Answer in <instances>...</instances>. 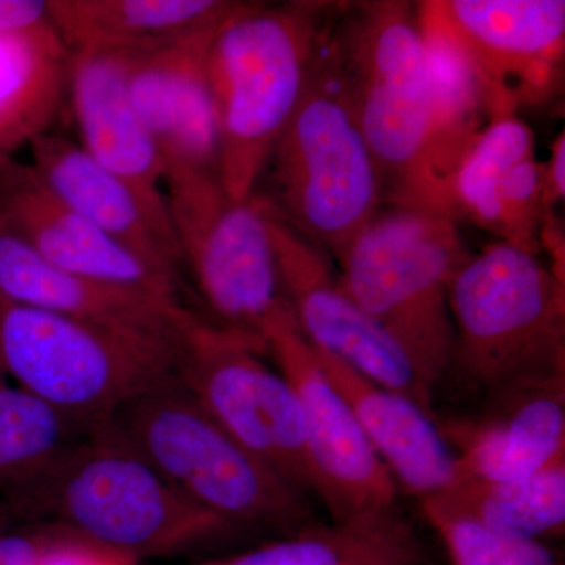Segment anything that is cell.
<instances>
[{
    "mask_svg": "<svg viewBox=\"0 0 565 565\" xmlns=\"http://www.w3.org/2000/svg\"><path fill=\"white\" fill-rule=\"evenodd\" d=\"M218 22L132 51L129 95L167 173L218 174L217 122L206 74L207 47Z\"/></svg>",
    "mask_w": 565,
    "mask_h": 565,
    "instance_id": "obj_16",
    "label": "cell"
},
{
    "mask_svg": "<svg viewBox=\"0 0 565 565\" xmlns=\"http://www.w3.org/2000/svg\"><path fill=\"white\" fill-rule=\"evenodd\" d=\"M51 25L47 0H0V35H22Z\"/></svg>",
    "mask_w": 565,
    "mask_h": 565,
    "instance_id": "obj_31",
    "label": "cell"
},
{
    "mask_svg": "<svg viewBox=\"0 0 565 565\" xmlns=\"http://www.w3.org/2000/svg\"><path fill=\"white\" fill-rule=\"evenodd\" d=\"M7 374L6 370H3L2 359H0V384H3L6 381Z\"/></svg>",
    "mask_w": 565,
    "mask_h": 565,
    "instance_id": "obj_34",
    "label": "cell"
},
{
    "mask_svg": "<svg viewBox=\"0 0 565 565\" xmlns=\"http://www.w3.org/2000/svg\"><path fill=\"white\" fill-rule=\"evenodd\" d=\"M427 523L440 537L452 565H563L545 542L492 533L468 520L419 501Z\"/></svg>",
    "mask_w": 565,
    "mask_h": 565,
    "instance_id": "obj_28",
    "label": "cell"
},
{
    "mask_svg": "<svg viewBox=\"0 0 565 565\" xmlns=\"http://www.w3.org/2000/svg\"><path fill=\"white\" fill-rule=\"evenodd\" d=\"M333 43L352 109L381 170L385 204L418 206L433 140V98L416 3L344 6Z\"/></svg>",
    "mask_w": 565,
    "mask_h": 565,
    "instance_id": "obj_8",
    "label": "cell"
},
{
    "mask_svg": "<svg viewBox=\"0 0 565 565\" xmlns=\"http://www.w3.org/2000/svg\"><path fill=\"white\" fill-rule=\"evenodd\" d=\"M0 230L66 273L180 303L178 282L152 270L71 210L31 163L13 161L0 173Z\"/></svg>",
    "mask_w": 565,
    "mask_h": 565,
    "instance_id": "obj_15",
    "label": "cell"
},
{
    "mask_svg": "<svg viewBox=\"0 0 565 565\" xmlns=\"http://www.w3.org/2000/svg\"><path fill=\"white\" fill-rule=\"evenodd\" d=\"M446 514L526 541L565 534V460L526 478L508 481H457L424 498Z\"/></svg>",
    "mask_w": 565,
    "mask_h": 565,
    "instance_id": "obj_26",
    "label": "cell"
},
{
    "mask_svg": "<svg viewBox=\"0 0 565 565\" xmlns=\"http://www.w3.org/2000/svg\"><path fill=\"white\" fill-rule=\"evenodd\" d=\"M73 534L65 527L35 523L0 533V565H41L61 542Z\"/></svg>",
    "mask_w": 565,
    "mask_h": 565,
    "instance_id": "obj_29",
    "label": "cell"
},
{
    "mask_svg": "<svg viewBox=\"0 0 565 565\" xmlns=\"http://www.w3.org/2000/svg\"><path fill=\"white\" fill-rule=\"evenodd\" d=\"M132 51L71 52L68 102L81 147L147 202L169 210L166 163L129 95Z\"/></svg>",
    "mask_w": 565,
    "mask_h": 565,
    "instance_id": "obj_19",
    "label": "cell"
},
{
    "mask_svg": "<svg viewBox=\"0 0 565 565\" xmlns=\"http://www.w3.org/2000/svg\"><path fill=\"white\" fill-rule=\"evenodd\" d=\"M264 344L299 401L315 494L333 522L396 511V482L371 448L351 407L323 373L291 310L275 319L264 334Z\"/></svg>",
    "mask_w": 565,
    "mask_h": 565,
    "instance_id": "obj_11",
    "label": "cell"
},
{
    "mask_svg": "<svg viewBox=\"0 0 565 565\" xmlns=\"http://www.w3.org/2000/svg\"><path fill=\"white\" fill-rule=\"evenodd\" d=\"M468 255L459 223L426 207L384 204L334 258L345 291L433 393L451 366L449 285Z\"/></svg>",
    "mask_w": 565,
    "mask_h": 565,
    "instance_id": "obj_4",
    "label": "cell"
},
{
    "mask_svg": "<svg viewBox=\"0 0 565 565\" xmlns=\"http://www.w3.org/2000/svg\"><path fill=\"white\" fill-rule=\"evenodd\" d=\"M3 500L21 520L65 527L139 563L243 533L184 497L111 423L71 445Z\"/></svg>",
    "mask_w": 565,
    "mask_h": 565,
    "instance_id": "obj_1",
    "label": "cell"
},
{
    "mask_svg": "<svg viewBox=\"0 0 565 565\" xmlns=\"http://www.w3.org/2000/svg\"><path fill=\"white\" fill-rule=\"evenodd\" d=\"M415 527L397 514L303 526L278 541L188 565H423Z\"/></svg>",
    "mask_w": 565,
    "mask_h": 565,
    "instance_id": "obj_25",
    "label": "cell"
},
{
    "mask_svg": "<svg viewBox=\"0 0 565 565\" xmlns=\"http://www.w3.org/2000/svg\"><path fill=\"white\" fill-rule=\"evenodd\" d=\"M343 6L237 2L207 47L218 136V178L237 200L259 182Z\"/></svg>",
    "mask_w": 565,
    "mask_h": 565,
    "instance_id": "obj_2",
    "label": "cell"
},
{
    "mask_svg": "<svg viewBox=\"0 0 565 565\" xmlns=\"http://www.w3.org/2000/svg\"><path fill=\"white\" fill-rule=\"evenodd\" d=\"M438 427L455 455V482L539 473L565 460V375L508 386L484 414Z\"/></svg>",
    "mask_w": 565,
    "mask_h": 565,
    "instance_id": "obj_17",
    "label": "cell"
},
{
    "mask_svg": "<svg viewBox=\"0 0 565 565\" xmlns=\"http://www.w3.org/2000/svg\"><path fill=\"white\" fill-rule=\"evenodd\" d=\"M546 214L555 215L557 204L565 199V134H557L548 161L542 162ZM546 215V217H548Z\"/></svg>",
    "mask_w": 565,
    "mask_h": 565,
    "instance_id": "obj_32",
    "label": "cell"
},
{
    "mask_svg": "<svg viewBox=\"0 0 565 565\" xmlns=\"http://www.w3.org/2000/svg\"><path fill=\"white\" fill-rule=\"evenodd\" d=\"M166 199L182 267L214 323L264 344L267 329L289 307L263 196L234 199L214 172H170Z\"/></svg>",
    "mask_w": 565,
    "mask_h": 565,
    "instance_id": "obj_9",
    "label": "cell"
},
{
    "mask_svg": "<svg viewBox=\"0 0 565 565\" xmlns=\"http://www.w3.org/2000/svg\"><path fill=\"white\" fill-rule=\"evenodd\" d=\"M70 61L54 25L0 35V173L21 148L51 132L68 102Z\"/></svg>",
    "mask_w": 565,
    "mask_h": 565,
    "instance_id": "obj_24",
    "label": "cell"
},
{
    "mask_svg": "<svg viewBox=\"0 0 565 565\" xmlns=\"http://www.w3.org/2000/svg\"><path fill=\"white\" fill-rule=\"evenodd\" d=\"M111 424L184 497L239 531L286 535L313 523L307 494L234 440L177 374L122 407Z\"/></svg>",
    "mask_w": 565,
    "mask_h": 565,
    "instance_id": "obj_5",
    "label": "cell"
},
{
    "mask_svg": "<svg viewBox=\"0 0 565 565\" xmlns=\"http://www.w3.org/2000/svg\"><path fill=\"white\" fill-rule=\"evenodd\" d=\"M489 121L552 103L564 84V0H440Z\"/></svg>",
    "mask_w": 565,
    "mask_h": 565,
    "instance_id": "obj_12",
    "label": "cell"
},
{
    "mask_svg": "<svg viewBox=\"0 0 565 565\" xmlns=\"http://www.w3.org/2000/svg\"><path fill=\"white\" fill-rule=\"evenodd\" d=\"M29 148L33 172L63 203L152 270L180 282L181 253L169 210L147 202L65 137L47 132Z\"/></svg>",
    "mask_w": 565,
    "mask_h": 565,
    "instance_id": "obj_18",
    "label": "cell"
},
{
    "mask_svg": "<svg viewBox=\"0 0 565 565\" xmlns=\"http://www.w3.org/2000/svg\"><path fill=\"white\" fill-rule=\"evenodd\" d=\"M232 0H47L70 52L147 50L223 20Z\"/></svg>",
    "mask_w": 565,
    "mask_h": 565,
    "instance_id": "obj_23",
    "label": "cell"
},
{
    "mask_svg": "<svg viewBox=\"0 0 565 565\" xmlns=\"http://www.w3.org/2000/svg\"><path fill=\"white\" fill-rule=\"evenodd\" d=\"M180 326L128 332L0 299V359L18 386L95 430L174 374Z\"/></svg>",
    "mask_w": 565,
    "mask_h": 565,
    "instance_id": "obj_7",
    "label": "cell"
},
{
    "mask_svg": "<svg viewBox=\"0 0 565 565\" xmlns=\"http://www.w3.org/2000/svg\"><path fill=\"white\" fill-rule=\"evenodd\" d=\"M41 565H139V561L73 533Z\"/></svg>",
    "mask_w": 565,
    "mask_h": 565,
    "instance_id": "obj_30",
    "label": "cell"
},
{
    "mask_svg": "<svg viewBox=\"0 0 565 565\" xmlns=\"http://www.w3.org/2000/svg\"><path fill=\"white\" fill-rule=\"evenodd\" d=\"M313 351L397 489L403 487L422 501L455 482V455L429 412L405 394L364 377L337 356Z\"/></svg>",
    "mask_w": 565,
    "mask_h": 565,
    "instance_id": "obj_20",
    "label": "cell"
},
{
    "mask_svg": "<svg viewBox=\"0 0 565 565\" xmlns=\"http://www.w3.org/2000/svg\"><path fill=\"white\" fill-rule=\"evenodd\" d=\"M452 362L487 393L565 375V281L535 253L494 241L449 285Z\"/></svg>",
    "mask_w": 565,
    "mask_h": 565,
    "instance_id": "obj_6",
    "label": "cell"
},
{
    "mask_svg": "<svg viewBox=\"0 0 565 565\" xmlns=\"http://www.w3.org/2000/svg\"><path fill=\"white\" fill-rule=\"evenodd\" d=\"M266 207L282 294L308 344L430 414L434 393L399 345L349 296L333 259L282 222L267 202Z\"/></svg>",
    "mask_w": 565,
    "mask_h": 565,
    "instance_id": "obj_13",
    "label": "cell"
},
{
    "mask_svg": "<svg viewBox=\"0 0 565 565\" xmlns=\"http://www.w3.org/2000/svg\"><path fill=\"white\" fill-rule=\"evenodd\" d=\"M18 522H21V516L14 511L13 505L0 498V533L11 530V527H14V523Z\"/></svg>",
    "mask_w": 565,
    "mask_h": 565,
    "instance_id": "obj_33",
    "label": "cell"
},
{
    "mask_svg": "<svg viewBox=\"0 0 565 565\" xmlns=\"http://www.w3.org/2000/svg\"><path fill=\"white\" fill-rule=\"evenodd\" d=\"M427 210L541 255L544 172L533 129L516 115L493 118L435 185Z\"/></svg>",
    "mask_w": 565,
    "mask_h": 565,
    "instance_id": "obj_14",
    "label": "cell"
},
{
    "mask_svg": "<svg viewBox=\"0 0 565 565\" xmlns=\"http://www.w3.org/2000/svg\"><path fill=\"white\" fill-rule=\"evenodd\" d=\"M90 433L21 386L0 384V451L20 468V486Z\"/></svg>",
    "mask_w": 565,
    "mask_h": 565,
    "instance_id": "obj_27",
    "label": "cell"
},
{
    "mask_svg": "<svg viewBox=\"0 0 565 565\" xmlns=\"http://www.w3.org/2000/svg\"><path fill=\"white\" fill-rule=\"evenodd\" d=\"M264 178L270 193L259 195L275 214L332 259L384 207V181L352 109L333 31Z\"/></svg>",
    "mask_w": 565,
    "mask_h": 565,
    "instance_id": "obj_3",
    "label": "cell"
},
{
    "mask_svg": "<svg viewBox=\"0 0 565 565\" xmlns=\"http://www.w3.org/2000/svg\"><path fill=\"white\" fill-rule=\"evenodd\" d=\"M266 345L188 310L178 333L174 374L234 440L305 494L316 478L299 401Z\"/></svg>",
    "mask_w": 565,
    "mask_h": 565,
    "instance_id": "obj_10",
    "label": "cell"
},
{
    "mask_svg": "<svg viewBox=\"0 0 565 565\" xmlns=\"http://www.w3.org/2000/svg\"><path fill=\"white\" fill-rule=\"evenodd\" d=\"M0 299L145 334L177 333L188 308L66 273L0 230Z\"/></svg>",
    "mask_w": 565,
    "mask_h": 565,
    "instance_id": "obj_21",
    "label": "cell"
},
{
    "mask_svg": "<svg viewBox=\"0 0 565 565\" xmlns=\"http://www.w3.org/2000/svg\"><path fill=\"white\" fill-rule=\"evenodd\" d=\"M416 10L433 98V140L418 203L427 207L435 185L489 121V115L473 66L446 21L440 0L418 2Z\"/></svg>",
    "mask_w": 565,
    "mask_h": 565,
    "instance_id": "obj_22",
    "label": "cell"
}]
</instances>
